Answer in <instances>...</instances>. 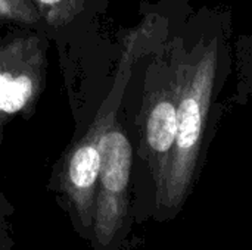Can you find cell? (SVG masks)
Listing matches in <instances>:
<instances>
[{"mask_svg":"<svg viewBox=\"0 0 252 250\" xmlns=\"http://www.w3.org/2000/svg\"><path fill=\"white\" fill-rule=\"evenodd\" d=\"M99 149L102 164L93 211V228L97 240L108 245L124 214L133 150L126 134L111 127L105 128Z\"/></svg>","mask_w":252,"mask_h":250,"instance_id":"7a4b0ae2","label":"cell"},{"mask_svg":"<svg viewBox=\"0 0 252 250\" xmlns=\"http://www.w3.org/2000/svg\"><path fill=\"white\" fill-rule=\"evenodd\" d=\"M208 108V81L202 80L177 106V136L164 175V199L168 205L183 199L195 169Z\"/></svg>","mask_w":252,"mask_h":250,"instance_id":"3957f363","label":"cell"},{"mask_svg":"<svg viewBox=\"0 0 252 250\" xmlns=\"http://www.w3.org/2000/svg\"><path fill=\"white\" fill-rule=\"evenodd\" d=\"M177 125V106L171 100H161L151 109L146 121V139L152 153L158 156L171 155Z\"/></svg>","mask_w":252,"mask_h":250,"instance_id":"8992f818","label":"cell"},{"mask_svg":"<svg viewBox=\"0 0 252 250\" xmlns=\"http://www.w3.org/2000/svg\"><path fill=\"white\" fill-rule=\"evenodd\" d=\"M50 40L32 29L12 28L0 37V113L30 108L43 88Z\"/></svg>","mask_w":252,"mask_h":250,"instance_id":"6da1fadb","label":"cell"},{"mask_svg":"<svg viewBox=\"0 0 252 250\" xmlns=\"http://www.w3.org/2000/svg\"><path fill=\"white\" fill-rule=\"evenodd\" d=\"M40 15L46 35L61 53L65 52L81 34L89 22L93 0H28Z\"/></svg>","mask_w":252,"mask_h":250,"instance_id":"5b68a950","label":"cell"},{"mask_svg":"<svg viewBox=\"0 0 252 250\" xmlns=\"http://www.w3.org/2000/svg\"><path fill=\"white\" fill-rule=\"evenodd\" d=\"M0 27L32 29L46 35L44 24L28 0H0Z\"/></svg>","mask_w":252,"mask_h":250,"instance_id":"52a82bcc","label":"cell"},{"mask_svg":"<svg viewBox=\"0 0 252 250\" xmlns=\"http://www.w3.org/2000/svg\"><path fill=\"white\" fill-rule=\"evenodd\" d=\"M105 128L97 122L94 128L71 150L62 177V187L77 211L80 220L89 225L94 211L100 175V137Z\"/></svg>","mask_w":252,"mask_h":250,"instance_id":"277c9868","label":"cell"}]
</instances>
